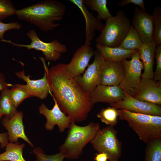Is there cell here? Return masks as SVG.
<instances>
[{
	"instance_id": "1",
	"label": "cell",
	"mask_w": 161,
	"mask_h": 161,
	"mask_svg": "<svg viewBox=\"0 0 161 161\" xmlns=\"http://www.w3.org/2000/svg\"><path fill=\"white\" fill-rule=\"evenodd\" d=\"M43 63L50 94L61 110L75 122L85 120L94 106L90 95L68 74L66 64L58 63L48 69Z\"/></svg>"
},
{
	"instance_id": "2",
	"label": "cell",
	"mask_w": 161,
	"mask_h": 161,
	"mask_svg": "<svg viewBox=\"0 0 161 161\" xmlns=\"http://www.w3.org/2000/svg\"><path fill=\"white\" fill-rule=\"evenodd\" d=\"M65 10L66 6L63 3L55 0H46L16 10L15 15L20 20L47 32L60 26Z\"/></svg>"
},
{
	"instance_id": "3",
	"label": "cell",
	"mask_w": 161,
	"mask_h": 161,
	"mask_svg": "<svg viewBox=\"0 0 161 161\" xmlns=\"http://www.w3.org/2000/svg\"><path fill=\"white\" fill-rule=\"evenodd\" d=\"M100 126L99 123L94 122L80 126L72 122L64 143L59 148V152L67 159H78L82 154L84 147L94 137Z\"/></svg>"
},
{
	"instance_id": "4",
	"label": "cell",
	"mask_w": 161,
	"mask_h": 161,
	"mask_svg": "<svg viewBox=\"0 0 161 161\" xmlns=\"http://www.w3.org/2000/svg\"><path fill=\"white\" fill-rule=\"evenodd\" d=\"M118 112L119 118L127 121L144 143L161 138V116L135 113L123 109H118Z\"/></svg>"
},
{
	"instance_id": "5",
	"label": "cell",
	"mask_w": 161,
	"mask_h": 161,
	"mask_svg": "<svg viewBox=\"0 0 161 161\" xmlns=\"http://www.w3.org/2000/svg\"><path fill=\"white\" fill-rule=\"evenodd\" d=\"M106 24L96 40L97 44L111 47H118L128 33L130 21L122 10L105 20Z\"/></svg>"
},
{
	"instance_id": "6",
	"label": "cell",
	"mask_w": 161,
	"mask_h": 161,
	"mask_svg": "<svg viewBox=\"0 0 161 161\" xmlns=\"http://www.w3.org/2000/svg\"><path fill=\"white\" fill-rule=\"evenodd\" d=\"M117 133L113 126L100 129L90 142L98 153L107 154L109 161H118L121 155L122 143L117 137Z\"/></svg>"
},
{
	"instance_id": "7",
	"label": "cell",
	"mask_w": 161,
	"mask_h": 161,
	"mask_svg": "<svg viewBox=\"0 0 161 161\" xmlns=\"http://www.w3.org/2000/svg\"><path fill=\"white\" fill-rule=\"evenodd\" d=\"M27 37L31 40L29 44H19L13 43L10 40L3 39L0 41L7 42L18 47H25L28 49H34L42 52L45 59L49 61L55 62L60 59L62 54L67 52L66 45L56 39L49 42H45L38 37L35 31L32 29L27 33Z\"/></svg>"
},
{
	"instance_id": "8",
	"label": "cell",
	"mask_w": 161,
	"mask_h": 161,
	"mask_svg": "<svg viewBox=\"0 0 161 161\" xmlns=\"http://www.w3.org/2000/svg\"><path fill=\"white\" fill-rule=\"evenodd\" d=\"M122 62L124 72L123 80L119 86L124 92L134 97L141 80L142 71L144 69L138 51L132 55L131 60L124 59Z\"/></svg>"
},
{
	"instance_id": "9",
	"label": "cell",
	"mask_w": 161,
	"mask_h": 161,
	"mask_svg": "<svg viewBox=\"0 0 161 161\" xmlns=\"http://www.w3.org/2000/svg\"><path fill=\"white\" fill-rule=\"evenodd\" d=\"M93 62L89 65L82 76L74 78L89 95L96 87L100 84V75L105 61L98 51H95Z\"/></svg>"
},
{
	"instance_id": "10",
	"label": "cell",
	"mask_w": 161,
	"mask_h": 161,
	"mask_svg": "<svg viewBox=\"0 0 161 161\" xmlns=\"http://www.w3.org/2000/svg\"><path fill=\"white\" fill-rule=\"evenodd\" d=\"M123 100L110 104L117 109H125L131 112L161 116L160 105L139 100L125 92Z\"/></svg>"
},
{
	"instance_id": "11",
	"label": "cell",
	"mask_w": 161,
	"mask_h": 161,
	"mask_svg": "<svg viewBox=\"0 0 161 161\" xmlns=\"http://www.w3.org/2000/svg\"><path fill=\"white\" fill-rule=\"evenodd\" d=\"M53 99L55 104L52 109H48L44 104L42 103L39 107V112L46 118L47 122L44 125L46 130L52 131L55 126L57 125L59 131L62 132L66 129L69 128L73 121L70 117L61 111L55 100Z\"/></svg>"
},
{
	"instance_id": "12",
	"label": "cell",
	"mask_w": 161,
	"mask_h": 161,
	"mask_svg": "<svg viewBox=\"0 0 161 161\" xmlns=\"http://www.w3.org/2000/svg\"><path fill=\"white\" fill-rule=\"evenodd\" d=\"M95 53L90 45L84 44L78 49L70 62L66 65V70L69 75L75 78L83 73Z\"/></svg>"
},
{
	"instance_id": "13",
	"label": "cell",
	"mask_w": 161,
	"mask_h": 161,
	"mask_svg": "<svg viewBox=\"0 0 161 161\" xmlns=\"http://www.w3.org/2000/svg\"><path fill=\"white\" fill-rule=\"evenodd\" d=\"M132 23V26L143 44L149 43L154 40V21L152 15L136 7L134 10Z\"/></svg>"
},
{
	"instance_id": "14",
	"label": "cell",
	"mask_w": 161,
	"mask_h": 161,
	"mask_svg": "<svg viewBox=\"0 0 161 161\" xmlns=\"http://www.w3.org/2000/svg\"><path fill=\"white\" fill-rule=\"evenodd\" d=\"M140 101L161 105V81L141 79L134 97Z\"/></svg>"
},
{
	"instance_id": "15",
	"label": "cell",
	"mask_w": 161,
	"mask_h": 161,
	"mask_svg": "<svg viewBox=\"0 0 161 161\" xmlns=\"http://www.w3.org/2000/svg\"><path fill=\"white\" fill-rule=\"evenodd\" d=\"M15 74L18 78L26 82V85H20L27 92L31 97H35L44 100L51 92L45 69L43 77L36 80L30 79V75L26 76L24 70L16 72Z\"/></svg>"
},
{
	"instance_id": "16",
	"label": "cell",
	"mask_w": 161,
	"mask_h": 161,
	"mask_svg": "<svg viewBox=\"0 0 161 161\" xmlns=\"http://www.w3.org/2000/svg\"><path fill=\"white\" fill-rule=\"evenodd\" d=\"M125 96V92L119 86L100 84L96 87L91 94L90 100L94 104L99 102L111 104L123 100Z\"/></svg>"
},
{
	"instance_id": "17",
	"label": "cell",
	"mask_w": 161,
	"mask_h": 161,
	"mask_svg": "<svg viewBox=\"0 0 161 161\" xmlns=\"http://www.w3.org/2000/svg\"><path fill=\"white\" fill-rule=\"evenodd\" d=\"M23 114L20 111L13 118L9 119L5 117L2 120L1 123L7 131L8 139L10 143L17 142L18 138H21L33 147L34 145L30 141L25 134L23 123Z\"/></svg>"
},
{
	"instance_id": "18",
	"label": "cell",
	"mask_w": 161,
	"mask_h": 161,
	"mask_svg": "<svg viewBox=\"0 0 161 161\" xmlns=\"http://www.w3.org/2000/svg\"><path fill=\"white\" fill-rule=\"evenodd\" d=\"M80 9L86 21L85 44L90 45L94 37L96 30L101 32L104 25L100 20L95 17L92 13L89 12L84 4L83 0H69Z\"/></svg>"
},
{
	"instance_id": "19",
	"label": "cell",
	"mask_w": 161,
	"mask_h": 161,
	"mask_svg": "<svg viewBox=\"0 0 161 161\" xmlns=\"http://www.w3.org/2000/svg\"><path fill=\"white\" fill-rule=\"evenodd\" d=\"M124 69L122 61H105L100 75V84L102 85L119 86L124 75Z\"/></svg>"
},
{
	"instance_id": "20",
	"label": "cell",
	"mask_w": 161,
	"mask_h": 161,
	"mask_svg": "<svg viewBox=\"0 0 161 161\" xmlns=\"http://www.w3.org/2000/svg\"><path fill=\"white\" fill-rule=\"evenodd\" d=\"M157 45L154 39L149 43L143 44L138 50L140 59L144 66L141 79H153L154 58Z\"/></svg>"
},
{
	"instance_id": "21",
	"label": "cell",
	"mask_w": 161,
	"mask_h": 161,
	"mask_svg": "<svg viewBox=\"0 0 161 161\" xmlns=\"http://www.w3.org/2000/svg\"><path fill=\"white\" fill-rule=\"evenodd\" d=\"M95 47L105 61H122L131 58L138 50H128L119 47H111L97 44Z\"/></svg>"
},
{
	"instance_id": "22",
	"label": "cell",
	"mask_w": 161,
	"mask_h": 161,
	"mask_svg": "<svg viewBox=\"0 0 161 161\" xmlns=\"http://www.w3.org/2000/svg\"><path fill=\"white\" fill-rule=\"evenodd\" d=\"M25 146L19 142L8 143L5 152L0 154V161H27L24 158L23 151Z\"/></svg>"
},
{
	"instance_id": "23",
	"label": "cell",
	"mask_w": 161,
	"mask_h": 161,
	"mask_svg": "<svg viewBox=\"0 0 161 161\" xmlns=\"http://www.w3.org/2000/svg\"><path fill=\"white\" fill-rule=\"evenodd\" d=\"M1 92L0 97V107L3 115L10 119L13 117L18 111L10 97L9 88H5Z\"/></svg>"
},
{
	"instance_id": "24",
	"label": "cell",
	"mask_w": 161,
	"mask_h": 161,
	"mask_svg": "<svg viewBox=\"0 0 161 161\" xmlns=\"http://www.w3.org/2000/svg\"><path fill=\"white\" fill-rule=\"evenodd\" d=\"M143 44L137 31L131 25L126 37L118 47L128 50H138Z\"/></svg>"
},
{
	"instance_id": "25",
	"label": "cell",
	"mask_w": 161,
	"mask_h": 161,
	"mask_svg": "<svg viewBox=\"0 0 161 161\" xmlns=\"http://www.w3.org/2000/svg\"><path fill=\"white\" fill-rule=\"evenodd\" d=\"M83 3L86 7L97 12L98 15L97 18L101 20L105 21L112 16L108 8L106 0H83Z\"/></svg>"
},
{
	"instance_id": "26",
	"label": "cell",
	"mask_w": 161,
	"mask_h": 161,
	"mask_svg": "<svg viewBox=\"0 0 161 161\" xmlns=\"http://www.w3.org/2000/svg\"><path fill=\"white\" fill-rule=\"evenodd\" d=\"M146 144L145 161H161V138L152 139Z\"/></svg>"
},
{
	"instance_id": "27",
	"label": "cell",
	"mask_w": 161,
	"mask_h": 161,
	"mask_svg": "<svg viewBox=\"0 0 161 161\" xmlns=\"http://www.w3.org/2000/svg\"><path fill=\"white\" fill-rule=\"evenodd\" d=\"M101 121L109 126H114L117 123L118 109L112 106L101 109L97 114Z\"/></svg>"
},
{
	"instance_id": "28",
	"label": "cell",
	"mask_w": 161,
	"mask_h": 161,
	"mask_svg": "<svg viewBox=\"0 0 161 161\" xmlns=\"http://www.w3.org/2000/svg\"><path fill=\"white\" fill-rule=\"evenodd\" d=\"M10 93L13 102L16 108L24 100L31 97L27 92L19 84L13 85L10 89Z\"/></svg>"
},
{
	"instance_id": "29",
	"label": "cell",
	"mask_w": 161,
	"mask_h": 161,
	"mask_svg": "<svg viewBox=\"0 0 161 161\" xmlns=\"http://www.w3.org/2000/svg\"><path fill=\"white\" fill-rule=\"evenodd\" d=\"M154 21V38L157 45H161V7H154L152 15Z\"/></svg>"
},
{
	"instance_id": "30",
	"label": "cell",
	"mask_w": 161,
	"mask_h": 161,
	"mask_svg": "<svg viewBox=\"0 0 161 161\" xmlns=\"http://www.w3.org/2000/svg\"><path fill=\"white\" fill-rule=\"evenodd\" d=\"M32 152L35 155L36 160L34 161H63L65 158L63 154L60 152L55 154H47L40 147L34 148Z\"/></svg>"
},
{
	"instance_id": "31",
	"label": "cell",
	"mask_w": 161,
	"mask_h": 161,
	"mask_svg": "<svg viewBox=\"0 0 161 161\" xmlns=\"http://www.w3.org/2000/svg\"><path fill=\"white\" fill-rule=\"evenodd\" d=\"M16 10L9 0H0V21L15 14Z\"/></svg>"
},
{
	"instance_id": "32",
	"label": "cell",
	"mask_w": 161,
	"mask_h": 161,
	"mask_svg": "<svg viewBox=\"0 0 161 161\" xmlns=\"http://www.w3.org/2000/svg\"><path fill=\"white\" fill-rule=\"evenodd\" d=\"M156 67L154 72L153 80L156 81H161V45H157L155 55Z\"/></svg>"
},
{
	"instance_id": "33",
	"label": "cell",
	"mask_w": 161,
	"mask_h": 161,
	"mask_svg": "<svg viewBox=\"0 0 161 161\" xmlns=\"http://www.w3.org/2000/svg\"><path fill=\"white\" fill-rule=\"evenodd\" d=\"M21 27V25L17 22L5 23L0 21V41L4 39V35L6 31L12 29L19 30Z\"/></svg>"
},
{
	"instance_id": "34",
	"label": "cell",
	"mask_w": 161,
	"mask_h": 161,
	"mask_svg": "<svg viewBox=\"0 0 161 161\" xmlns=\"http://www.w3.org/2000/svg\"><path fill=\"white\" fill-rule=\"evenodd\" d=\"M129 3H132L138 5L140 7L141 10L146 11L144 2L143 0H122L118 3L117 4L120 6L123 7Z\"/></svg>"
},
{
	"instance_id": "35",
	"label": "cell",
	"mask_w": 161,
	"mask_h": 161,
	"mask_svg": "<svg viewBox=\"0 0 161 161\" xmlns=\"http://www.w3.org/2000/svg\"><path fill=\"white\" fill-rule=\"evenodd\" d=\"M9 141L7 132L0 133V143L1 148H5Z\"/></svg>"
},
{
	"instance_id": "36",
	"label": "cell",
	"mask_w": 161,
	"mask_h": 161,
	"mask_svg": "<svg viewBox=\"0 0 161 161\" xmlns=\"http://www.w3.org/2000/svg\"><path fill=\"white\" fill-rule=\"evenodd\" d=\"M13 85L11 83H7L4 75L0 72V91H1L5 88L12 86Z\"/></svg>"
},
{
	"instance_id": "37",
	"label": "cell",
	"mask_w": 161,
	"mask_h": 161,
	"mask_svg": "<svg viewBox=\"0 0 161 161\" xmlns=\"http://www.w3.org/2000/svg\"><path fill=\"white\" fill-rule=\"evenodd\" d=\"M108 159L109 158L108 155L104 152L95 154L94 159L95 161H107Z\"/></svg>"
},
{
	"instance_id": "38",
	"label": "cell",
	"mask_w": 161,
	"mask_h": 161,
	"mask_svg": "<svg viewBox=\"0 0 161 161\" xmlns=\"http://www.w3.org/2000/svg\"><path fill=\"white\" fill-rule=\"evenodd\" d=\"M3 115L2 110L0 107V121Z\"/></svg>"
}]
</instances>
